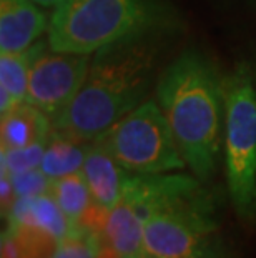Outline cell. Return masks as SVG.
I'll return each mask as SVG.
<instances>
[{"mask_svg":"<svg viewBox=\"0 0 256 258\" xmlns=\"http://www.w3.org/2000/svg\"><path fill=\"white\" fill-rule=\"evenodd\" d=\"M161 57L156 30L95 52L77 97L53 122L73 139L95 142L143 103Z\"/></svg>","mask_w":256,"mask_h":258,"instance_id":"cell-1","label":"cell"},{"mask_svg":"<svg viewBox=\"0 0 256 258\" xmlns=\"http://www.w3.org/2000/svg\"><path fill=\"white\" fill-rule=\"evenodd\" d=\"M156 102L190 170L210 180L225 142V77L203 53L187 50L161 72Z\"/></svg>","mask_w":256,"mask_h":258,"instance_id":"cell-2","label":"cell"},{"mask_svg":"<svg viewBox=\"0 0 256 258\" xmlns=\"http://www.w3.org/2000/svg\"><path fill=\"white\" fill-rule=\"evenodd\" d=\"M161 12L151 0H65L48 22V48L92 55L156 30Z\"/></svg>","mask_w":256,"mask_h":258,"instance_id":"cell-3","label":"cell"},{"mask_svg":"<svg viewBox=\"0 0 256 258\" xmlns=\"http://www.w3.org/2000/svg\"><path fill=\"white\" fill-rule=\"evenodd\" d=\"M225 172L238 218L256 227V67L241 60L225 75Z\"/></svg>","mask_w":256,"mask_h":258,"instance_id":"cell-4","label":"cell"},{"mask_svg":"<svg viewBox=\"0 0 256 258\" xmlns=\"http://www.w3.org/2000/svg\"><path fill=\"white\" fill-rule=\"evenodd\" d=\"M143 250L145 258H228L213 207L197 180L151 212Z\"/></svg>","mask_w":256,"mask_h":258,"instance_id":"cell-5","label":"cell"},{"mask_svg":"<svg viewBox=\"0 0 256 258\" xmlns=\"http://www.w3.org/2000/svg\"><path fill=\"white\" fill-rule=\"evenodd\" d=\"M97 142L130 173H172L187 167L170 123L153 98L128 112Z\"/></svg>","mask_w":256,"mask_h":258,"instance_id":"cell-6","label":"cell"},{"mask_svg":"<svg viewBox=\"0 0 256 258\" xmlns=\"http://www.w3.org/2000/svg\"><path fill=\"white\" fill-rule=\"evenodd\" d=\"M90 62L92 55L43 50L32 67L25 102L55 122L80 92Z\"/></svg>","mask_w":256,"mask_h":258,"instance_id":"cell-7","label":"cell"},{"mask_svg":"<svg viewBox=\"0 0 256 258\" xmlns=\"http://www.w3.org/2000/svg\"><path fill=\"white\" fill-rule=\"evenodd\" d=\"M34 0H0V52H24L48 30L50 19Z\"/></svg>","mask_w":256,"mask_h":258,"instance_id":"cell-8","label":"cell"},{"mask_svg":"<svg viewBox=\"0 0 256 258\" xmlns=\"http://www.w3.org/2000/svg\"><path fill=\"white\" fill-rule=\"evenodd\" d=\"M92 199L108 212L117 205L130 172L113 158L100 142H94L81 167Z\"/></svg>","mask_w":256,"mask_h":258,"instance_id":"cell-9","label":"cell"},{"mask_svg":"<svg viewBox=\"0 0 256 258\" xmlns=\"http://www.w3.org/2000/svg\"><path fill=\"white\" fill-rule=\"evenodd\" d=\"M53 122L37 107L22 102L2 113L0 120V144L2 150L24 148L47 142Z\"/></svg>","mask_w":256,"mask_h":258,"instance_id":"cell-10","label":"cell"},{"mask_svg":"<svg viewBox=\"0 0 256 258\" xmlns=\"http://www.w3.org/2000/svg\"><path fill=\"white\" fill-rule=\"evenodd\" d=\"M7 218L9 223L29 225L43 230L58 241L73 230L72 223L50 191L37 197H20L15 200Z\"/></svg>","mask_w":256,"mask_h":258,"instance_id":"cell-11","label":"cell"},{"mask_svg":"<svg viewBox=\"0 0 256 258\" xmlns=\"http://www.w3.org/2000/svg\"><path fill=\"white\" fill-rule=\"evenodd\" d=\"M45 50V42H35L24 52L0 53V112L25 102L32 67Z\"/></svg>","mask_w":256,"mask_h":258,"instance_id":"cell-12","label":"cell"},{"mask_svg":"<svg viewBox=\"0 0 256 258\" xmlns=\"http://www.w3.org/2000/svg\"><path fill=\"white\" fill-rule=\"evenodd\" d=\"M94 142L73 139L63 132L52 128L47 139L40 170L52 180L80 172Z\"/></svg>","mask_w":256,"mask_h":258,"instance_id":"cell-13","label":"cell"},{"mask_svg":"<svg viewBox=\"0 0 256 258\" xmlns=\"http://www.w3.org/2000/svg\"><path fill=\"white\" fill-rule=\"evenodd\" d=\"M50 194L67 215L72 227H78L80 220L94 203L83 172H75L52 180Z\"/></svg>","mask_w":256,"mask_h":258,"instance_id":"cell-14","label":"cell"},{"mask_svg":"<svg viewBox=\"0 0 256 258\" xmlns=\"http://www.w3.org/2000/svg\"><path fill=\"white\" fill-rule=\"evenodd\" d=\"M103 245L100 233L85 228H73L58 241L52 258H97Z\"/></svg>","mask_w":256,"mask_h":258,"instance_id":"cell-15","label":"cell"},{"mask_svg":"<svg viewBox=\"0 0 256 258\" xmlns=\"http://www.w3.org/2000/svg\"><path fill=\"white\" fill-rule=\"evenodd\" d=\"M47 142L34 144L24 148H14V150H2V172L9 175L27 172V170L40 168L43 152H45Z\"/></svg>","mask_w":256,"mask_h":258,"instance_id":"cell-16","label":"cell"},{"mask_svg":"<svg viewBox=\"0 0 256 258\" xmlns=\"http://www.w3.org/2000/svg\"><path fill=\"white\" fill-rule=\"evenodd\" d=\"M10 180H12L17 199H20V197H37V195L48 194L52 186V178L47 177L40 168L12 173L10 175Z\"/></svg>","mask_w":256,"mask_h":258,"instance_id":"cell-17","label":"cell"},{"mask_svg":"<svg viewBox=\"0 0 256 258\" xmlns=\"http://www.w3.org/2000/svg\"><path fill=\"white\" fill-rule=\"evenodd\" d=\"M15 200H17V195H15V190H14V185H12V180H10V175L7 172H2V178H0V202H2L4 217L10 213Z\"/></svg>","mask_w":256,"mask_h":258,"instance_id":"cell-18","label":"cell"},{"mask_svg":"<svg viewBox=\"0 0 256 258\" xmlns=\"http://www.w3.org/2000/svg\"><path fill=\"white\" fill-rule=\"evenodd\" d=\"M0 258H22V250L17 240L7 228L2 233V243H0Z\"/></svg>","mask_w":256,"mask_h":258,"instance_id":"cell-19","label":"cell"},{"mask_svg":"<svg viewBox=\"0 0 256 258\" xmlns=\"http://www.w3.org/2000/svg\"><path fill=\"white\" fill-rule=\"evenodd\" d=\"M97 258H122L120 255H117L115 251H113L110 246H107L105 245V241H103V245H102V248L99 251V256Z\"/></svg>","mask_w":256,"mask_h":258,"instance_id":"cell-20","label":"cell"},{"mask_svg":"<svg viewBox=\"0 0 256 258\" xmlns=\"http://www.w3.org/2000/svg\"><path fill=\"white\" fill-rule=\"evenodd\" d=\"M34 2L37 4V5H40V7H52V9H55V7H58L60 4H63L65 0H34Z\"/></svg>","mask_w":256,"mask_h":258,"instance_id":"cell-21","label":"cell"}]
</instances>
